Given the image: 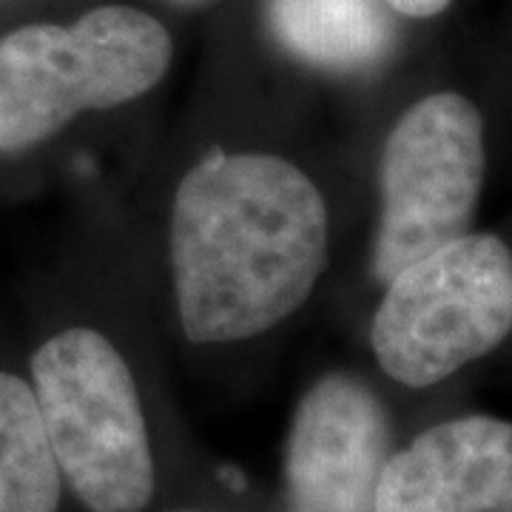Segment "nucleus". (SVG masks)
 <instances>
[{
  "instance_id": "1",
  "label": "nucleus",
  "mask_w": 512,
  "mask_h": 512,
  "mask_svg": "<svg viewBox=\"0 0 512 512\" xmlns=\"http://www.w3.org/2000/svg\"><path fill=\"white\" fill-rule=\"evenodd\" d=\"M328 202L276 154L214 151L171 205V276L185 339L242 342L296 313L328 268Z\"/></svg>"
},
{
  "instance_id": "2",
  "label": "nucleus",
  "mask_w": 512,
  "mask_h": 512,
  "mask_svg": "<svg viewBox=\"0 0 512 512\" xmlns=\"http://www.w3.org/2000/svg\"><path fill=\"white\" fill-rule=\"evenodd\" d=\"M171 55L163 23L131 6L9 32L0 40V154L35 148L86 111L143 97L163 80Z\"/></svg>"
},
{
  "instance_id": "3",
  "label": "nucleus",
  "mask_w": 512,
  "mask_h": 512,
  "mask_svg": "<svg viewBox=\"0 0 512 512\" xmlns=\"http://www.w3.org/2000/svg\"><path fill=\"white\" fill-rule=\"evenodd\" d=\"M32 390L60 476L92 512H143L157 490L137 382L92 328H69L32 356Z\"/></svg>"
},
{
  "instance_id": "4",
  "label": "nucleus",
  "mask_w": 512,
  "mask_h": 512,
  "mask_svg": "<svg viewBox=\"0 0 512 512\" xmlns=\"http://www.w3.org/2000/svg\"><path fill=\"white\" fill-rule=\"evenodd\" d=\"M384 285L370 345L404 387L441 382L512 333V251L495 234L450 239Z\"/></svg>"
},
{
  "instance_id": "5",
  "label": "nucleus",
  "mask_w": 512,
  "mask_h": 512,
  "mask_svg": "<svg viewBox=\"0 0 512 512\" xmlns=\"http://www.w3.org/2000/svg\"><path fill=\"white\" fill-rule=\"evenodd\" d=\"M484 174V120L473 100L439 92L404 111L384 140L373 276L390 282L404 265L470 234Z\"/></svg>"
},
{
  "instance_id": "6",
  "label": "nucleus",
  "mask_w": 512,
  "mask_h": 512,
  "mask_svg": "<svg viewBox=\"0 0 512 512\" xmlns=\"http://www.w3.org/2000/svg\"><path fill=\"white\" fill-rule=\"evenodd\" d=\"M390 458V419L379 396L348 373H330L299 399L285 447L291 512H376Z\"/></svg>"
},
{
  "instance_id": "7",
  "label": "nucleus",
  "mask_w": 512,
  "mask_h": 512,
  "mask_svg": "<svg viewBox=\"0 0 512 512\" xmlns=\"http://www.w3.org/2000/svg\"><path fill=\"white\" fill-rule=\"evenodd\" d=\"M376 512H512V421L461 416L390 453Z\"/></svg>"
},
{
  "instance_id": "8",
  "label": "nucleus",
  "mask_w": 512,
  "mask_h": 512,
  "mask_svg": "<svg viewBox=\"0 0 512 512\" xmlns=\"http://www.w3.org/2000/svg\"><path fill=\"white\" fill-rule=\"evenodd\" d=\"M268 23L288 55L333 74L370 72L396 46L384 0H268Z\"/></svg>"
},
{
  "instance_id": "9",
  "label": "nucleus",
  "mask_w": 512,
  "mask_h": 512,
  "mask_svg": "<svg viewBox=\"0 0 512 512\" xmlns=\"http://www.w3.org/2000/svg\"><path fill=\"white\" fill-rule=\"evenodd\" d=\"M63 476L32 384L0 373V512H57Z\"/></svg>"
},
{
  "instance_id": "10",
  "label": "nucleus",
  "mask_w": 512,
  "mask_h": 512,
  "mask_svg": "<svg viewBox=\"0 0 512 512\" xmlns=\"http://www.w3.org/2000/svg\"><path fill=\"white\" fill-rule=\"evenodd\" d=\"M390 12H399L404 18H436L453 0H384Z\"/></svg>"
},
{
  "instance_id": "11",
  "label": "nucleus",
  "mask_w": 512,
  "mask_h": 512,
  "mask_svg": "<svg viewBox=\"0 0 512 512\" xmlns=\"http://www.w3.org/2000/svg\"><path fill=\"white\" fill-rule=\"evenodd\" d=\"M171 3H177V6H188V9H197V6H205V3H211V0H171Z\"/></svg>"
}]
</instances>
